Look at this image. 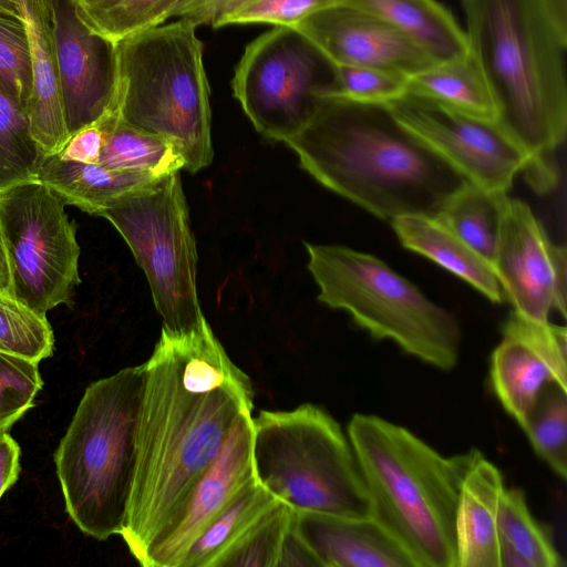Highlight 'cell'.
<instances>
[{
    "mask_svg": "<svg viewBox=\"0 0 567 567\" xmlns=\"http://www.w3.org/2000/svg\"><path fill=\"white\" fill-rule=\"evenodd\" d=\"M42 384L38 362L0 352V431H8L33 406Z\"/></svg>",
    "mask_w": 567,
    "mask_h": 567,
    "instance_id": "obj_36",
    "label": "cell"
},
{
    "mask_svg": "<svg viewBox=\"0 0 567 567\" xmlns=\"http://www.w3.org/2000/svg\"><path fill=\"white\" fill-rule=\"evenodd\" d=\"M557 34L567 41V0H537Z\"/></svg>",
    "mask_w": 567,
    "mask_h": 567,
    "instance_id": "obj_42",
    "label": "cell"
},
{
    "mask_svg": "<svg viewBox=\"0 0 567 567\" xmlns=\"http://www.w3.org/2000/svg\"><path fill=\"white\" fill-rule=\"evenodd\" d=\"M103 138L101 122L96 120L71 134L56 155L64 159L97 164Z\"/></svg>",
    "mask_w": 567,
    "mask_h": 567,
    "instance_id": "obj_39",
    "label": "cell"
},
{
    "mask_svg": "<svg viewBox=\"0 0 567 567\" xmlns=\"http://www.w3.org/2000/svg\"><path fill=\"white\" fill-rule=\"evenodd\" d=\"M278 502L254 477L205 528L181 567H214L220 556Z\"/></svg>",
    "mask_w": 567,
    "mask_h": 567,
    "instance_id": "obj_27",
    "label": "cell"
},
{
    "mask_svg": "<svg viewBox=\"0 0 567 567\" xmlns=\"http://www.w3.org/2000/svg\"><path fill=\"white\" fill-rule=\"evenodd\" d=\"M0 14L21 18L16 0H0Z\"/></svg>",
    "mask_w": 567,
    "mask_h": 567,
    "instance_id": "obj_44",
    "label": "cell"
},
{
    "mask_svg": "<svg viewBox=\"0 0 567 567\" xmlns=\"http://www.w3.org/2000/svg\"><path fill=\"white\" fill-rule=\"evenodd\" d=\"M537 455L563 480L567 475V389L547 384L522 423Z\"/></svg>",
    "mask_w": 567,
    "mask_h": 567,
    "instance_id": "obj_30",
    "label": "cell"
},
{
    "mask_svg": "<svg viewBox=\"0 0 567 567\" xmlns=\"http://www.w3.org/2000/svg\"><path fill=\"white\" fill-rule=\"evenodd\" d=\"M499 567H560L547 529L532 515L520 488L504 489L498 508Z\"/></svg>",
    "mask_w": 567,
    "mask_h": 567,
    "instance_id": "obj_26",
    "label": "cell"
},
{
    "mask_svg": "<svg viewBox=\"0 0 567 567\" xmlns=\"http://www.w3.org/2000/svg\"><path fill=\"white\" fill-rule=\"evenodd\" d=\"M75 2V4H82L89 0H73Z\"/></svg>",
    "mask_w": 567,
    "mask_h": 567,
    "instance_id": "obj_45",
    "label": "cell"
},
{
    "mask_svg": "<svg viewBox=\"0 0 567 567\" xmlns=\"http://www.w3.org/2000/svg\"><path fill=\"white\" fill-rule=\"evenodd\" d=\"M315 567L320 561L299 534L295 523V509L284 534L277 567Z\"/></svg>",
    "mask_w": 567,
    "mask_h": 567,
    "instance_id": "obj_40",
    "label": "cell"
},
{
    "mask_svg": "<svg viewBox=\"0 0 567 567\" xmlns=\"http://www.w3.org/2000/svg\"><path fill=\"white\" fill-rule=\"evenodd\" d=\"M110 220L148 280L165 331L189 333L204 322L196 286L197 250L179 172L109 202L97 214Z\"/></svg>",
    "mask_w": 567,
    "mask_h": 567,
    "instance_id": "obj_9",
    "label": "cell"
},
{
    "mask_svg": "<svg viewBox=\"0 0 567 567\" xmlns=\"http://www.w3.org/2000/svg\"><path fill=\"white\" fill-rule=\"evenodd\" d=\"M492 389L506 412L522 425L549 383L567 389V331L512 311L491 355Z\"/></svg>",
    "mask_w": 567,
    "mask_h": 567,
    "instance_id": "obj_15",
    "label": "cell"
},
{
    "mask_svg": "<svg viewBox=\"0 0 567 567\" xmlns=\"http://www.w3.org/2000/svg\"><path fill=\"white\" fill-rule=\"evenodd\" d=\"M0 293L13 296L11 271L0 225ZM14 297V296H13Z\"/></svg>",
    "mask_w": 567,
    "mask_h": 567,
    "instance_id": "obj_43",
    "label": "cell"
},
{
    "mask_svg": "<svg viewBox=\"0 0 567 567\" xmlns=\"http://www.w3.org/2000/svg\"><path fill=\"white\" fill-rule=\"evenodd\" d=\"M347 434L368 489L370 517L415 567H457L461 487L483 454L443 456L408 429L372 414H354Z\"/></svg>",
    "mask_w": 567,
    "mask_h": 567,
    "instance_id": "obj_4",
    "label": "cell"
},
{
    "mask_svg": "<svg viewBox=\"0 0 567 567\" xmlns=\"http://www.w3.org/2000/svg\"><path fill=\"white\" fill-rule=\"evenodd\" d=\"M499 470L482 456L462 483L456 511L457 567H499Z\"/></svg>",
    "mask_w": 567,
    "mask_h": 567,
    "instance_id": "obj_20",
    "label": "cell"
},
{
    "mask_svg": "<svg viewBox=\"0 0 567 567\" xmlns=\"http://www.w3.org/2000/svg\"><path fill=\"white\" fill-rule=\"evenodd\" d=\"M20 472V447L8 431H0V498Z\"/></svg>",
    "mask_w": 567,
    "mask_h": 567,
    "instance_id": "obj_41",
    "label": "cell"
},
{
    "mask_svg": "<svg viewBox=\"0 0 567 567\" xmlns=\"http://www.w3.org/2000/svg\"><path fill=\"white\" fill-rule=\"evenodd\" d=\"M295 523L321 567H415L372 517L295 511Z\"/></svg>",
    "mask_w": 567,
    "mask_h": 567,
    "instance_id": "obj_18",
    "label": "cell"
},
{
    "mask_svg": "<svg viewBox=\"0 0 567 567\" xmlns=\"http://www.w3.org/2000/svg\"><path fill=\"white\" fill-rule=\"evenodd\" d=\"M292 512L293 508L279 501L220 556L214 567H277Z\"/></svg>",
    "mask_w": 567,
    "mask_h": 567,
    "instance_id": "obj_33",
    "label": "cell"
},
{
    "mask_svg": "<svg viewBox=\"0 0 567 567\" xmlns=\"http://www.w3.org/2000/svg\"><path fill=\"white\" fill-rule=\"evenodd\" d=\"M250 0H179L171 18L186 19L195 25L220 28L221 21Z\"/></svg>",
    "mask_w": 567,
    "mask_h": 567,
    "instance_id": "obj_38",
    "label": "cell"
},
{
    "mask_svg": "<svg viewBox=\"0 0 567 567\" xmlns=\"http://www.w3.org/2000/svg\"><path fill=\"white\" fill-rule=\"evenodd\" d=\"M498 196L466 181L434 216L474 248L492 267L497 239Z\"/></svg>",
    "mask_w": 567,
    "mask_h": 567,
    "instance_id": "obj_28",
    "label": "cell"
},
{
    "mask_svg": "<svg viewBox=\"0 0 567 567\" xmlns=\"http://www.w3.org/2000/svg\"><path fill=\"white\" fill-rule=\"evenodd\" d=\"M64 205L37 178L0 190V225L13 296L44 316L69 303L81 282L76 228Z\"/></svg>",
    "mask_w": 567,
    "mask_h": 567,
    "instance_id": "obj_11",
    "label": "cell"
},
{
    "mask_svg": "<svg viewBox=\"0 0 567 567\" xmlns=\"http://www.w3.org/2000/svg\"><path fill=\"white\" fill-rule=\"evenodd\" d=\"M285 143L320 184L383 220L435 216L466 182L384 105L322 99Z\"/></svg>",
    "mask_w": 567,
    "mask_h": 567,
    "instance_id": "obj_2",
    "label": "cell"
},
{
    "mask_svg": "<svg viewBox=\"0 0 567 567\" xmlns=\"http://www.w3.org/2000/svg\"><path fill=\"white\" fill-rule=\"evenodd\" d=\"M333 65V81L326 97L385 105L406 93L408 76L399 72L364 65Z\"/></svg>",
    "mask_w": 567,
    "mask_h": 567,
    "instance_id": "obj_34",
    "label": "cell"
},
{
    "mask_svg": "<svg viewBox=\"0 0 567 567\" xmlns=\"http://www.w3.org/2000/svg\"><path fill=\"white\" fill-rule=\"evenodd\" d=\"M69 134L115 106L116 43L93 31L73 0H45Z\"/></svg>",
    "mask_w": 567,
    "mask_h": 567,
    "instance_id": "obj_14",
    "label": "cell"
},
{
    "mask_svg": "<svg viewBox=\"0 0 567 567\" xmlns=\"http://www.w3.org/2000/svg\"><path fill=\"white\" fill-rule=\"evenodd\" d=\"M390 223L403 247L456 275L491 301H503L492 265L436 217L404 215Z\"/></svg>",
    "mask_w": 567,
    "mask_h": 567,
    "instance_id": "obj_21",
    "label": "cell"
},
{
    "mask_svg": "<svg viewBox=\"0 0 567 567\" xmlns=\"http://www.w3.org/2000/svg\"><path fill=\"white\" fill-rule=\"evenodd\" d=\"M406 93L473 117L501 120L497 100L471 51L409 75Z\"/></svg>",
    "mask_w": 567,
    "mask_h": 567,
    "instance_id": "obj_23",
    "label": "cell"
},
{
    "mask_svg": "<svg viewBox=\"0 0 567 567\" xmlns=\"http://www.w3.org/2000/svg\"><path fill=\"white\" fill-rule=\"evenodd\" d=\"M144 388V363L91 383L54 455L69 516L99 540L125 527Z\"/></svg>",
    "mask_w": 567,
    "mask_h": 567,
    "instance_id": "obj_5",
    "label": "cell"
},
{
    "mask_svg": "<svg viewBox=\"0 0 567 567\" xmlns=\"http://www.w3.org/2000/svg\"><path fill=\"white\" fill-rule=\"evenodd\" d=\"M43 158L25 112L0 87V190L34 179Z\"/></svg>",
    "mask_w": 567,
    "mask_h": 567,
    "instance_id": "obj_31",
    "label": "cell"
},
{
    "mask_svg": "<svg viewBox=\"0 0 567 567\" xmlns=\"http://www.w3.org/2000/svg\"><path fill=\"white\" fill-rule=\"evenodd\" d=\"M470 51L497 100L501 121L530 154L525 172L538 192L558 181L553 157L566 137L567 41L537 0H462Z\"/></svg>",
    "mask_w": 567,
    "mask_h": 567,
    "instance_id": "obj_3",
    "label": "cell"
},
{
    "mask_svg": "<svg viewBox=\"0 0 567 567\" xmlns=\"http://www.w3.org/2000/svg\"><path fill=\"white\" fill-rule=\"evenodd\" d=\"M251 457L256 481L295 511L370 517L352 444L324 409L260 411L252 416Z\"/></svg>",
    "mask_w": 567,
    "mask_h": 567,
    "instance_id": "obj_7",
    "label": "cell"
},
{
    "mask_svg": "<svg viewBox=\"0 0 567 567\" xmlns=\"http://www.w3.org/2000/svg\"><path fill=\"white\" fill-rule=\"evenodd\" d=\"M31 56L32 90L25 111L32 138L44 156L69 138L51 22L45 0H16Z\"/></svg>",
    "mask_w": 567,
    "mask_h": 567,
    "instance_id": "obj_19",
    "label": "cell"
},
{
    "mask_svg": "<svg viewBox=\"0 0 567 567\" xmlns=\"http://www.w3.org/2000/svg\"><path fill=\"white\" fill-rule=\"evenodd\" d=\"M35 178L53 190L65 205L97 216L112 199L157 177L107 169L100 164L64 159L52 154L44 156Z\"/></svg>",
    "mask_w": 567,
    "mask_h": 567,
    "instance_id": "obj_24",
    "label": "cell"
},
{
    "mask_svg": "<svg viewBox=\"0 0 567 567\" xmlns=\"http://www.w3.org/2000/svg\"><path fill=\"white\" fill-rule=\"evenodd\" d=\"M395 121L466 181L492 195L507 194L532 157L501 120L473 117L405 93L384 105Z\"/></svg>",
    "mask_w": 567,
    "mask_h": 567,
    "instance_id": "obj_12",
    "label": "cell"
},
{
    "mask_svg": "<svg viewBox=\"0 0 567 567\" xmlns=\"http://www.w3.org/2000/svg\"><path fill=\"white\" fill-rule=\"evenodd\" d=\"M196 29L177 19L116 43L120 117L168 141L190 173L213 159L209 84Z\"/></svg>",
    "mask_w": 567,
    "mask_h": 567,
    "instance_id": "obj_6",
    "label": "cell"
},
{
    "mask_svg": "<svg viewBox=\"0 0 567 567\" xmlns=\"http://www.w3.org/2000/svg\"><path fill=\"white\" fill-rule=\"evenodd\" d=\"M338 4L339 0H250L228 14L220 28L247 23L293 25L317 11Z\"/></svg>",
    "mask_w": 567,
    "mask_h": 567,
    "instance_id": "obj_37",
    "label": "cell"
},
{
    "mask_svg": "<svg viewBox=\"0 0 567 567\" xmlns=\"http://www.w3.org/2000/svg\"><path fill=\"white\" fill-rule=\"evenodd\" d=\"M333 74V63L305 34L274 25L245 48L231 89L257 132L286 142L327 96Z\"/></svg>",
    "mask_w": 567,
    "mask_h": 567,
    "instance_id": "obj_10",
    "label": "cell"
},
{
    "mask_svg": "<svg viewBox=\"0 0 567 567\" xmlns=\"http://www.w3.org/2000/svg\"><path fill=\"white\" fill-rule=\"evenodd\" d=\"M306 248L319 301L434 368L456 365L461 329L450 311L372 255L338 245L307 243Z\"/></svg>",
    "mask_w": 567,
    "mask_h": 567,
    "instance_id": "obj_8",
    "label": "cell"
},
{
    "mask_svg": "<svg viewBox=\"0 0 567 567\" xmlns=\"http://www.w3.org/2000/svg\"><path fill=\"white\" fill-rule=\"evenodd\" d=\"M402 32L437 62L465 55L468 40L454 17L436 0H339Z\"/></svg>",
    "mask_w": 567,
    "mask_h": 567,
    "instance_id": "obj_22",
    "label": "cell"
},
{
    "mask_svg": "<svg viewBox=\"0 0 567 567\" xmlns=\"http://www.w3.org/2000/svg\"><path fill=\"white\" fill-rule=\"evenodd\" d=\"M53 348V331L47 317L16 297L0 293V352L39 363L52 354Z\"/></svg>",
    "mask_w": 567,
    "mask_h": 567,
    "instance_id": "obj_32",
    "label": "cell"
},
{
    "mask_svg": "<svg viewBox=\"0 0 567 567\" xmlns=\"http://www.w3.org/2000/svg\"><path fill=\"white\" fill-rule=\"evenodd\" d=\"M292 27L333 64L372 66L409 76L437 62L402 32L348 6L322 9Z\"/></svg>",
    "mask_w": 567,
    "mask_h": 567,
    "instance_id": "obj_17",
    "label": "cell"
},
{
    "mask_svg": "<svg viewBox=\"0 0 567 567\" xmlns=\"http://www.w3.org/2000/svg\"><path fill=\"white\" fill-rule=\"evenodd\" d=\"M0 87L25 112L31 96V56L21 18L0 14Z\"/></svg>",
    "mask_w": 567,
    "mask_h": 567,
    "instance_id": "obj_35",
    "label": "cell"
},
{
    "mask_svg": "<svg viewBox=\"0 0 567 567\" xmlns=\"http://www.w3.org/2000/svg\"><path fill=\"white\" fill-rule=\"evenodd\" d=\"M99 121L104 137L97 162L101 166L156 177L185 167L182 155L168 141L130 125L115 106Z\"/></svg>",
    "mask_w": 567,
    "mask_h": 567,
    "instance_id": "obj_25",
    "label": "cell"
},
{
    "mask_svg": "<svg viewBox=\"0 0 567 567\" xmlns=\"http://www.w3.org/2000/svg\"><path fill=\"white\" fill-rule=\"evenodd\" d=\"M251 411L247 409L237 416L220 452L193 488L176 518L150 550L145 567H181L205 528L255 477Z\"/></svg>",
    "mask_w": 567,
    "mask_h": 567,
    "instance_id": "obj_16",
    "label": "cell"
},
{
    "mask_svg": "<svg viewBox=\"0 0 567 567\" xmlns=\"http://www.w3.org/2000/svg\"><path fill=\"white\" fill-rule=\"evenodd\" d=\"M145 365L137 461L125 527L145 567L237 419L254 408L249 377L227 355L207 320L189 333L162 329Z\"/></svg>",
    "mask_w": 567,
    "mask_h": 567,
    "instance_id": "obj_1",
    "label": "cell"
},
{
    "mask_svg": "<svg viewBox=\"0 0 567 567\" xmlns=\"http://www.w3.org/2000/svg\"><path fill=\"white\" fill-rule=\"evenodd\" d=\"M498 224L494 271L514 311L546 322L553 309L566 316L567 258L565 246L548 237L523 200L497 198Z\"/></svg>",
    "mask_w": 567,
    "mask_h": 567,
    "instance_id": "obj_13",
    "label": "cell"
},
{
    "mask_svg": "<svg viewBox=\"0 0 567 567\" xmlns=\"http://www.w3.org/2000/svg\"><path fill=\"white\" fill-rule=\"evenodd\" d=\"M178 2L179 0H89L75 6L93 31L117 43L163 24L171 18Z\"/></svg>",
    "mask_w": 567,
    "mask_h": 567,
    "instance_id": "obj_29",
    "label": "cell"
}]
</instances>
